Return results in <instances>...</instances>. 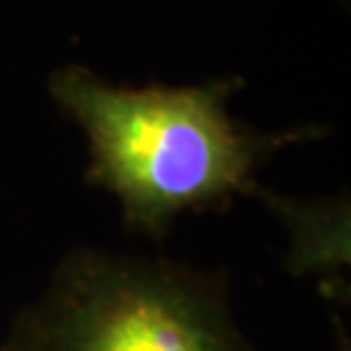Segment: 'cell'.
<instances>
[{
    "label": "cell",
    "instance_id": "cell-4",
    "mask_svg": "<svg viewBox=\"0 0 351 351\" xmlns=\"http://www.w3.org/2000/svg\"><path fill=\"white\" fill-rule=\"evenodd\" d=\"M340 351H349V347H347V345H345V349H340Z\"/></svg>",
    "mask_w": 351,
    "mask_h": 351
},
{
    "label": "cell",
    "instance_id": "cell-2",
    "mask_svg": "<svg viewBox=\"0 0 351 351\" xmlns=\"http://www.w3.org/2000/svg\"><path fill=\"white\" fill-rule=\"evenodd\" d=\"M3 351H251L223 280L151 258L78 251L14 319Z\"/></svg>",
    "mask_w": 351,
    "mask_h": 351
},
{
    "label": "cell",
    "instance_id": "cell-3",
    "mask_svg": "<svg viewBox=\"0 0 351 351\" xmlns=\"http://www.w3.org/2000/svg\"><path fill=\"white\" fill-rule=\"evenodd\" d=\"M290 228V263L297 271H328L349 265V208L345 203H297L258 192Z\"/></svg>",
    "mask_w": 351,
    "mask_h": 351
},
{
    "label": "cell",
    "instance_id": "cell-1",
    "mask_svg": "<svg viewBox=\"0 0 351 351\" xmlns=\"http://www.w3.org/2000/svg\"><path fill=\"white\" fill-rule=\"evenodd\" d=\"M48 87L89 139V180L117 196L132 226L153 235L187 210L254 192L263 160L304 137L237 125L226 110L233 80L130 89L71 64L55 71Z\"/></svg>",
    "mask_w": 351,
    "mask_h": 351
}]
</instances>
